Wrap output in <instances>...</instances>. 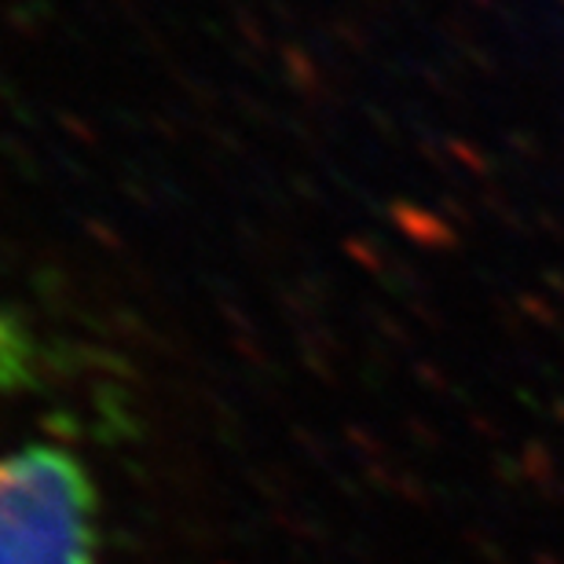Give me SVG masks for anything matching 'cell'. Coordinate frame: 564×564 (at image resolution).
I'll use <instances>...</instances> for the list:
<instances>
[{"instance_id": "cell-1", "label": "cell", "mask_w": 564, "mask_h": 564, "mask_svg": "<svg viewBox=\"0 0 564 564\" xmlns=\"http://www.w3.org/2000/svg\"><path fill=\"white\" fill-rule=\"evenodd\" d=\"M33 381L30 345L0 315V411ZM96 488L59 440L4 429L0 414V564H96Z\"/></svg>"}]
</instances>
